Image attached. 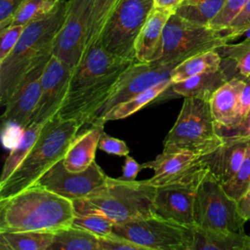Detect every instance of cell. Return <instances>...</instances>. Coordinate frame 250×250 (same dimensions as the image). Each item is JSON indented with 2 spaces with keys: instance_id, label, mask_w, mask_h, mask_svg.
Returning <instances> with one entry per match:
<instances>
[{
  "instance_id": "6da1fadb",
  "label": "cell",
  "mask_w": 250,
  "mask_h": 250,
  "mask_svg": "<svg viewBox=\"0 0 250 250\" xmlns=\"http://www.w3.org/2000/svg\"><path fill=\"white\" fill-rule=\"evenodd\" d=\"M133 62L108 53L101 40L91 45L73 68L66 96L57 116L76 119L81 127L90 124L111 94L120 74Z\"/></svg>"
},
{
  "instance_id": "7a4b0ae2",
  "label": "cell",
  "mask_w": 250,
  "mask_h": 250,
  "mask_svg": "<svg viewBox=\"0 0 250 250\" xmlns=\"http://www.w3.org/2000/svg\"><path fill=\"white\" fill-rule=\"evenodd\" d=\"M73 202L34 184L0 199V232H55L73 223Z\"/></svg>"
},
{
  "instance_id": "3957f363",
  "label": "cell",
  "mask_w": 250,
  "mask_h": 250,
  "mask_svg": "<svg viewBox=\"0 0 250 250\" xmlns=\"http://www.w3.org/2000/svg\"><path fill=\"white\" fill-rule=\"evenodd\" d=\"M66 14V2L60 1L45 17L28 22L11 54L0 62V104L4 106L23 76L53 47Z\"/></svg>"
},
{
  "instance_id": "277c9868",
  "label": "cell",
  "mask_w": 250,
  "mask_h": 250,
  "mask_svg": "<svg viewBox=\"0 0 250 250\" xmlns=\"http://www.w3.org/2000/svg\"><path fill=\"white\" fill-rule=\"evenodd\" d=\"M81 128L76 119L56 116L47 121L29 153L11 177L0 185V199L34 185L53 165L62 160Z\"/></svg>"
},
{
  "instance_id": "5b68a950",
  "label": "cell",
  "mask_w": 250,
  "mask_h": 250,
  "mask_svg": "<svg viewBox=\"0 0 250 250\" xmlns=\"http://www.w3.org/2000/svg\"><path fill=\"white\" fill-rule=\"evenodd\" d=\"M156 187L143 181L107 178L106 183L86 198L73 200L75 215L99 212L114 224L155 215L153 199Z\"/></svg>"
},
{
  "instance_id": "8992f818",
  "label": "cell",
  "mask_w": 250,
  "mask_h": 250,
  "mask_svg": "<svg viewBox=\"0 0 250 250\" xmlns=\"http://www.w3.org/2000/svg\"><path fill=\"white\" fill-rule=\"evenodd\" d=\"M225 143L217 128L210 103L186 97L178 118L164 139L163 150H190L205 156Z\"/></svg>"
},
{
  "instance_id": "52a82bcc",
  "label": "cell",
  "mask_w": 250,
  "mask_h": 250,
  "mask_svg": "<svg viewBox=\"0 0 250 250\" xmlns=\"http://www.w3.org/2000/svg\"><path fill=\"white\" fill-rule=\"evenodd\" d=\"M229 42L225 30L193 23L174 13L165 24L161 54L156 61L180 63L188 58L215 50Z\"/></svg>"
},
{
  "instance_id": "ba28073f",
  "label": "cell",
  "mask_w": 250,
  "mask_h": 250,
  "mask_svg": "<svg viewBox=\"0 0 250 250\" xmlns=\"http://www.w3.org/2000/svg\"><path fill=\"white\" fill-rule=\"evenodd\" d=\"M194 226L203 229L243 233L245 220L231 198L210 171L201 180L195 196Z\"/></svg>"
},
{
  "instance_id": "9c48e42d",
  "label": "cell",
  "mask_w": 250,
  "mask_h": 250,
  "mask_svg": "<svg viewBox=\"0 0 250 250\" xmlns=\"http://www.w3.org/2000/svg\"><path fill=\"white\" fill-rule=\"evenodd\" d=\"M153 8V0H120L100 37L104 49L116 57L136 62V40Z\"/></svg>"
},
{
  "instance_id": "30bf717a",
  "label": "cell",
  "mask_w": 250,
  "mask_h": 250,
  "mask_svg": "<svg viewBox=\"0 0 250 250\" xmlns=\"http://www.w3.org/2000/svg\"><path fill=\"white\" fill-rule=\"evenodd\" d=\"M112 232L145 250H190L192 228L152 215L122 224H114Z\"/></svg>"
},
{
  "instance_id": "8fae6325",
  "label": "cell",
  "mask_w": 250,
  "mask_h": 250,
  "mask_svg": "<svg viewBox=\"0 0 250 250\" xmlns=\"http://www.w3.org/2000/svg\"><path fill=\"white\" fill-rule=\"evenodd\" d=\"M208 172L209 168L201 158L200 165L186 177L156 187L153 199L154 214L179 225L192 228L197 188Z\"/></svg>"
},
{
  "instance_id": "7c38bea8",
  "label": "cell",
  "mask_w": 250,
  "mask_h": 250,
  "mask_svg": "<svg viewBox=\"0 0 250 250\" xmlns=\"http://www.w3.org/2000/svg\"><path fill=\"white\" fill-rule=\"evenodd\" d=\"M177 64L176 62L166 63L159 61L134 62L120 74L111 94L95 113L90 125L104 124L101 123L102 117L114 105L131 99L161 81L170 79L171 72Z\"/></svg>"
},
{
  "instance_id": "4fadbf2b",
  "label": "cell",
  "mask_w": 250,
  "mask_h": 250,
  "mask_svg": "<svg viewBox=\"0 0 250 250\" xmlns=\"http://www.w3.org/2000/svg\"><path fill=\"white\" fill-rule=\"evenodd\" d=\"M95 0H69L62 26L58 33L53 55L74 68L81 61L87 42L88 24Z\"/></svg>"
},
{
  "instance_id": "5bb4252c",
  "label": "cell",
  "mask_w": 250,
  "mask_h": 250,
  "mask_svg": "<svg viewBox=\"0 0 250 250\" xmlns=\"http://www.w3.org/2000/svg\"><path fill=\"white\" fill-rule=\"evenodd\" d=\"M108 176L94 161L87 169L79 172L67 170L62 159L53 165L35 183L71 201L86 198L103 187Z\"/></svg>"
},
{
  "instance_id": "9a60e30c",
  "label": "cell",
  "mask_w": 250,
  "mask_h": 250,
  "mask_svg": "<svg viewBox=\"0 0 250 250\" xmlns=\"http://www.w3.org/2000/svg\"><path fill=\"white\" fill-rule=\"evenodd\" d=\"M53 53L45 55L23 76L6 103L2 120L14 123L21 130L32 123L41 95V77Z\"/></svg>"
},
{
  "instance_id": "2e32d148",
  "label": "cell",
  "mask_w": 250,
  "mask_h": 250,
  "mask_svg": "<svg viewBox=\"0 0 250 250\" xmlns=\"http://www.w3.org/2000/svg\"><path fill=\"white\" fill-rule=\"evenodd\" d=\"M73 68L54 55L41 77V95L32 122L45 124L56 117L67 93Z\"/></svg>"
},
{
  "instance_id": "e0dca14e",
  "label": "cell",
  "mask_w": 250,
  "mask_h": 250,
  "mask_svg": "<svg viewBox=\"0 0 250 250\" xmlns=\"http://www.w3.org/2000/svg\"><path fill=\"white\" fill-rule=\"evenodd\" d=\"M201 163V156L190 150H162L153 160L142 164V169L153 170L151 178L145 180L147 184L159 187L175 181H178L194 169Z\"/></svg>"
},
{
  "instance_id": "ac0fdd59",
  "label": "cell",
  "mask_w": 250,
  "mask_h": 250,
  "mask_svg": "<svg viewBox=\"0 0 250 250\" xmlns=\"http://www.w3.org/2000/svg\"><path fill=\"white\" fill-rule=\"evenodd\" d=\"M245 78L234 77L220 87L210 100V107L219 133L233 132L241 123L239 98Z\"/></svg>"
},
{
  "instance_id": "d6986e66",
  "label": "cell",
  "mask_w": 250,
  "mask_h": 250,
  "mask_svg": "<svg viewBox=\"0 0 250 250\" xmlns=\"http://www.w3.org/2000/svg\"><path fill=\"white\" fill-rule=\"evenodd\" d=\"M225 143L213 152L201 158L207 164L210 173L223 186L228 183L239 169L250 140L234 136H224Z\"/></svg>"
},
{
  "instance_id": "ffe728a7",
  "label": "cell",
  "mask_w": 250,
  "mask_h": 250,
  "mask_svg": "<svg viewBox=\"0 0 250 250\" xmlns=\"http://www.w3.org/2000/svg\"><path fill=\"white\" fill-rule=\"evenodd\" d=\"M175 11L153 8L142 27L135 44L136 61L141 62H154L161 54L162 36L165 24Z\"/></svg>"
},
{
  "instance_id": "44dd1931",
  "label": "cell",
  "mask_w": 250,
  "mask_h": 250,
  "mask_svg": "<svg viewBox=\"0 0 250 250\" xmlns=\"http://www.w3.org/2000/svg\"><path fill=\"white\" fill-rule=\"evenodd\" d=\"M104 124H94L84 133L76 136L69 145L62 163L64 167L73 172L87 169L94 161L99 141L104 130Z\"/></svg>"
},
{
  "instance_id": "7402d4cb",
  "label": "cell",
  "mask_w": 250,
  "mask_h": 250,
  "mask_svg": "<svg viewBox=\"0 0 250 250\" xmlns=\"http://www.w3.org/2000/svg\"><path fill=\"white\" fill-rule=\"evenodd\" d=\"M230 76L221 65L218 70L204 72L184 81L171 83L169 89L175 97H192L210 102L214 93L222 87Z\"/></svg>"
},
{
  "instance_id": "603a6c76",
  "label": "cell",
  "mask_w": 250,
  "mask_h": 250,
  "mask_svg": "<svg viewBox=\"0 0 250 250\" xmlns=\"http://www.w3.org/2000/svg\"><path fill=\"white\" fill-rule=\"evenodd\" d=\"M250 249V235L245 232L213 231L192 227L190 250H247Z\"/></svg>"
},
{
  "instance_id": "cb8c5ba5",
  "label": "cell",
  "mask_w": 250,
  "mask_h": 250,
  "mask_svg": "<svg viewBox=\"0 0 250 250\" xmlns=\"http://www.w3.org/2000/svg\"><path fill=\"white\" fill-rule=\"evenodd\" d=\"M171 79H167L164 81H161L152 87L146 89V91L132 97L131 99L119 103L118 104L114 105L110 110H108L101 119V123H105L107 121L111 120H119L126 118L146 104L154 102L160 95L163 94V92L168 89L171 85Z\"/></svg>"
},
{
  "instance_id": "d4e9b609",
  "label": "cell",
  "mask_w": 250,
  "mask_h": 250,
  "mask_svg": "<svg viewBox=\"0 0 250 250\" xmlns=\"http://www.w3.org/2000/svg\"><path fill=\"white\" fill-rule=\"evenodd\" d=\"M221 62L222 58L216 49L192 56L173 68L170 75L171 82L177 83L204 72L218 70Z\"/></svg>"
},
{
  "instance_id": "484cf974",
  "label": "cell",
  "mask_w": 250,
  "mask_h": 250,
  "mask_svg": "<svg viewBox=\"0 0 250 250\" xmlns=\"http://www.w3.org/2000/svg\"><path fill=\"white\" fill-rule=\"evenodd\" d=\"M48 250H99V237L70 225L54 232L53 242Z\"/></svg>"
},
{
  "instance_id": "4316f807",
  "label": "cell",
  "mask_w": 250,
  "mask_h": 250,
  "mask_svg": "<svg viewBox=\"0 0 250 250\" xmlns=\"http://www.w3.org/2000/svg\"><path fill=\"white\" fill-rule=\"evenodd\" d=\"M44 124L32 122L27 127L22 129L20 139L11 149L6 161L4 163L2 173L0 176V185L5 183L15 170L20 166L22 160L29 153L30 149L34 146L38 136L40 135Z\"/></svg>"
},
{
  "instance_id": "83f0119b",
  "label": "cell",
  "mask_w": 250,
  "mask_h": 250,
  "mask_svg": "<svg viewBox=\"0 0 250 250\" xmlns=\"http://www.w3.org/2000/svg\"><path fill=\"white\" fill-rule=\"evenodd\" d=\"M54 232L46 231H5L0 232L2 250H48L53 242Z\"/></svg>"
},
{
  "instance_id": "f1b7e54d",
  "label": "cell",
  "mask_w": 250,
  "mask_h": 250,
  "mask_svg": "<svg viewBox=\"0 0 250 250\" xmlns=\"http://www.w3.org/2000/svg\"><path fill=\"white\" fill-rule=\"evenodd\" d=\"M227 0H184L175 13L185 20L200 25H209Z\"/></svg>"
},
{
  "instance_id": "f546056e",
  "label": "cell",
  "mask_w": 250,
  "mask_h": 250,
  "mask_svg": "<svg viewBox=\"0 0 250 250\" xmlns=\"http://www.w3.org/2000/svg\"><path fill=\"white\" fill-rule=\"evenodd\" d=\"M120 0H95L92 8L88 32H87V42L86 50L97 41L100 40L102 31L108 18L118 5ZM85 50V51H86Z\"/></svg>"
},
{
  "instance_id": "4dcf8cb0",
  "label": "cell",
  "mask_w": 250,
  "mask_h": 250,
  "mask_svg": "<svg viewBox=\"0 0 250 250\" xmlns=\"http://www.w3.org/2000/svg\"><path fill=\"white\" fill-rule=\"evenodd\" d=\"M221 58L231 60L243 78L250 77V39L245 38L236 44L226 43L216 49Z\"/></svg>"
},
{
  "instance_id": "1f68e13d",
  "label": "cell",
  "mask_w": 250,
  "mask_h": 250,
  "mask_svg": "<svg viewBox=\"0 0 250 250\" xmlns=\"http://www.w3.org/2000/svg\"><path fill=\"white\" fill-rule=\"evenodd\" d=\"M61 0H24L11 25H25L51 13Z\"/></svg>"
},
{
  "instance_id": "d6a6232c",
  "label": "cell",
  "mask_w": 250,
  "mask_h": 250,
  "mask_svg": "<svg viewBox=\"0 0 250 250\" xmlns=\"http://www.w3.org/2000/svg\"><path fill=\"white\" fill-rule=\"evenodd\" d=\"M72 225L82 228L98 237L106 236L112 232L114 222L99 212L75 215Z\"/></svg>"
},
{
  "instance_id": "836d02e7",
  "label": "cell",
  "mask_w": 250,
  "mask_h": 250,
  "mask_svg": "<svg viewBox=\"0 0 250 250\" xmlns=\"http://www.w3.org/2000/svg\"><path fill=\"white\" fill-rule=\"evenodd\" d=\"M250 185V144L247 147L244 159L235 175L223 188L234 200H238Z\"/></svg>"
},
{
  "instance_id": "e575fe53",
  "label": "cell",
  "mask_w": 250,
  "mask_h": 250,
  "mask_svg": "<svg viewBox=\"0 0 250 250\" xmlns=\"http://www.w3.org/2000/svg\"><path fill=\"white\" fill-rule=\"evenodd\" d=\"M248 1L249 0H227L222 10L212 20L208 26L216 30H226Z\"/></svg>"
},
{
  "instance_id": "d590c367",
  "label": "cell",
  "mask_w": 250,
  "mask_h": 250,
  "mask_svg": "<svg viewBox=\"0 0 250 250\" xmlns=\"http://www.w3.org/2000/svg\"><path fill=\"white\" fill-rule=\"evenodd\" d=\"M24 25H10L0 30V62L4 61L17 45Z\"/></svg>"
},
{
  "instance_id": "8d00e7d4",
  "label": "cell",
  "mask_w": 250,
  "mask_h": 250,
  "mask_svg": "<svg viewBox=\"0 0 250 250\" xmlns=\"http://www.w3.org/2000/svg\"><path fill=\"white\" fill-rule=\"evenodd\" d=\"M250 27V0L246 3L241 12L234 18L228 28L225 30L229 41L244 35Z\"/></svg>"
},
{
  "instance_id": "74e56055",
  "label": "cell",
  "mask_w": 250,
  "mask_h": 250,
  "mask_svg": "<svg viewBox=\"0 0 250 250\" xmlns=\"http://www.w3.org/2000/svg\"><path fill=\"white\" fill-rule=\"evenodd\" d=\"M99 250H145L137 243L113 232L99 237Z\"/></svg>"
},
{
  "instance_id": "f35d334b",
  "label": "cell",
  "mask_w": 250,
  "mask_h": 250,
  "mask_svg": "<svg viewBox=\"0 0 250 250\" xmlns=\"http://www.w3.org/2000/svg\"><path fill=\"white\" fill-rule=\"evenodd\" d=\"M99 148L106 153L114 154L117 156H126L130 152L129 146L124 141L111 137L104 131L101 135L99 141Z\"/></svg>"
},
{
  "instance_id": "ab89813d",
  "label": "cell",
  "mask_w": 250,
  "mask_h": 250,
  "mask_svg": "<svg viewBox=\"0 0 250 250\" xmlns=\"http://www.w3.org/2000/svg\"><path fill=\"white\" fill-rule=\"evenodd\" d=\"M24 0H0V30L10 26Z\"/></svg>"
},
{
  "instance_id": "60d3db41",
  "label": "cell",
  "mask_w": 250,
  "mask_h": 250,
  "mask_svg": "<svg viewBox=\"0 0 250 250\" xmlns=\"http://www.w3.org/2000/svg\"><path fill=\"white\" fill-rule=\"evenodd\" d=\"M141 169L142 166L128 154L125 156V161L122 166V175L119 177V179L125 181H135Z\"/></svg>"
},
{
  "instance_id": "b9f144b4",
  "label": "cell",
  "mask_w": 250,
  "mask_h": 250,
  "mask_svg": "<svg viewBox=\"0 0 250 250\" xmlns=\"http://www.w3.org/2000/svg\"><path fill=\"white\" fill-rule=\"evenodd\" d=\"M250 108V77L245 78L244 87L241 91L239 98V116L242 122Z\"/></svg>"
},
{
  "instance_id": "7bdbcfd3",
  "label": "cell",
  "mask_w": 250,
  "mask_h": 250,
  "mask_svg": "<svg viewBox=\"0 0 250 250\" xmlns=\"http://www.w3.org/2000/svg\"><path fill=\"white\" fill-rule=\"evenodd\" d=\"M237 207L239 214L245 221L250 220V185L246 191L237 200Z\"/></svg>"
},
{
  "instance_id": "ee69618b",
  "label": "cell",
  "mask_w": 250,
  "mask_h": 250,
  "mask_svg": "<svg viewBox=\"0 0 250 250\" xmlns=\"http://www.w3.org/2000/svg\"><path fill=\"white\" fill-rule=\"evenodd\" d=\"M227 136H234L243 140H250V108L238 128L233 131V134Z\"/></svg>"
},
{
  "instance_id": "f6af8a7d",
  "label": "cell",
  "mask_w": 250,
  "mask_h": 250,
  "mask_svg": "<svg viewBox=\"0 0 250 250\" xmlns=\"http://www.w3.org/2000/svg\"><path fill=\"white\" fill-rule=\"evenodd\" d=\"M184 0H153L154 8L158 9H168L176 11V9L180 6V4Z\"/></svg>"
},
{
  "instance_id": "bcb514c9",
  "label": "cell",
  "mask_w": 250,
  "mask_h": 250,
  "mask_svg": "<svg viewBox=\"0 0 250 250\" xmlns=\"http://www.w3.org/2000/svg\"><path fill=\"white\" fill-rule=\"evenodd\" d=\"M244 35L246 36V38L247 39H250V27L245 31V33H244Z\"/></svg>"
},
{
  "instance_id": "7dc6e473",
  "label": "cell",
  "mask_w": 250,
  "mask_h": 250,
  "mask_svg": "<svg viewBox=\"0 0 250 250\" xmlns=\"http://www.w3.org/2000/svg\"><path fill=\"white\" fill-rule=\"evenodd\" d=\"M61 1H65V0H61Z\"/></svg>"
}]
</instances>
